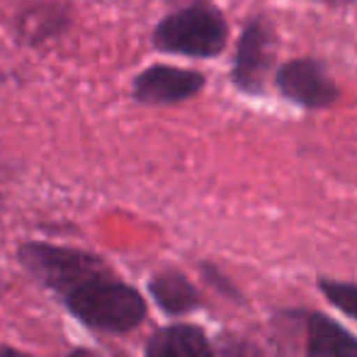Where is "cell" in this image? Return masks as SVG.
<instances>
[{
	"label": "cell",
	"instance_id": "7",
	"mask_svg": "<svg viewBox=\"0 0 357 357\" xmlns=\"http://www.w3.org/2000/svg\"><path fill=\"white\" fill-rule=\"evenodd\" d=\"M68 27H71L68 5L56 0H34L15 15V37L24 47H42L61 37Z\"/></svg>",
	"mask_w": 357,
	"mask_h": 357
},
{
	"label": "cell",
	"instance_id": "10",
	"mask_svg": "<svg viewBox=\"0 0 357 357\" xmlns=\"http://www.w3.org/2000/svg\"><path fill=\"white\" fill-rule=\"evenodd\" d=\"M149 291L165 314H188L199 304V294L185 275L160 273L149 282Z\"/></svg>",
	"mask_w": 357,
	"mask_h": 357
},
{
	"label": "cell",
	"instance_id": "6",
	"mask_svg": "<svg viewBox=\"0 0 357 357\" xmlns=\"http://www.w3.org/2000/svg\"><path fill=\"white\" fill-rule=\"evenodd\" d=\"M280 95L304 109H326L338 102L340 88L316 59H291L275 73Z\"/></svg>",
	"mask_w": 357,
	"mask_h": 357
},
{
	"label": "cell",
	"instance_id": "14",
	"mask_svg": "<svg viewBox=\"0 0 357 357\" xmlns=\"http://www.w3.org/2000/svg\"><path fill=\"white\" fill-rule=\"evenodd\" d=\"M68 357H98V355H93V353H88V350H75V353H71Z\"/></svg>",
	"mask_w": 357,
	"mask_h": 357
},
{
	"label": "cell",
	"instance_id": "9",
	"mask_svg": "<svg viewBox=\"0 0 357 357\" xmlns=\"http://www.w3.org/2000/svg\"><path fill=\"white\" fill-rule=\"evenodd\" d=\"M306 350L309 357H357V338H353L335 321L321 314H311Z\"/></svg>",
	"mask_w": 357,
	"mask_h": 357
},
{
	"label": "cell",
	"instance_id": "11",
	"mask_svg": "<svg viewBox=\"0 0 357 357\" xmlns=\"http://www.w3.org/2000/svg\"><path fill=\"white\" fill-rule=\"evenodd\" d=\"M321 289L328 296L331 304H335L340 311L350 314L353 319H357V284L350 282H333V280H324Z\"/></svg>",
	"mask_w": 357,
	"mask_h": 357
},
{
	"label": "cell",
	"instance_id": "15",
	"mask_svg": "<svg viewBox=\"0 0 357 357\" xmlns=\"http://www.w3.org/2000/svg\"><path fill=\"white\" fill-rule=\"evenodd\" d=\"M0 202H3V197H0Z\"/></svg>",
	"mask_w": 357,
	"mask_h": 357
},
{
	"label": "cell",
	"instance_id": "3",
	"mask_svg": "<svg viewBox=\"0 0 357 357\" xmlns=\"http://www.w3.org/2000/svg\"><path fill=\"white\" fill-rule=\"evenodd\" d=\"M20 263L37 282L54 289L66 299L71 291L90 280L112 275L109 268L93 253L52 243H24L20 248Z\"/></svg>",
	"mask_w": 357,
	"mask_h": 357
},
{
	"label": "cell",
	"instance_id": "5",
	"mask_svg": "<svg viewBox=\"0 0 357 357\" xmlns=\"http://www.w3.org/2000/svg\"><path fill=\"white\" fill-rule=\"evenodd\" d=\"M204 85L207 78L199 71L153 63L132 78V100L144 107H170L197 98Z\"/></svg>",
	"mask_w": 357,
	"mask_h": 357
},
{
	"label": "cell",
	"instance_id": "13",
	"mask_svg": "<svg viewBox=\"0 0 357 357\" xmlns=\"http://www.w3.org/2000/svg\"><path fill=\"white\" fill-rule=\"evenodd\" d=\"M316 3H326V5H345V3H353V0H316Z\"/></svg>",
	"mask_w": 357,
	"mask_h": 357
},
{
	"label": "cell",
	"instance_id": "12",
	"mask_svg": "<svg viewBox=\"0 0 357 357\" xmlns=\"http://www.w3.org/2000/svg\"><path fill=\"white\" fill-rule=\"evenodd\" d=\"M0 357H32L22 350H15V348H8V345H0Z\"/></svg>",
	"mask_w": 357,
	"mask_h": 357
},
{
	"label": "cell",
	"instance_id": "8",
	"mask_svg": "<svg viewBox=\"0 0 357 357\" xmlns=\"http://www.w3.org/2000/svg\"><path fill=\"white\" fill-rule=\"evenodd\" d=\"M146 357H214V350L204 331L178 324L151 335L146 343Z\"/></svg>",
	"mask_w": 357,
	"mask_h": 357
},
{
	"label": "cell",
	"instance_id": "1",
	"mask_svg": "<svg viewBox=\"0 0 357 357\" xmlns=\"http://www.w3.org/2000/svg\"><path fill=\"white\" fill-rule=\"evenodd\" d=\"M151 44L175 56L216 59L229 44V22L224 13L209 3L185 5L155 24Z\"/></svg>",
	"mask_w": 357,
	"mask_h": 357
},
{
	"label": "cell",
	"instance_id": "2",
	"mask_svg": "<svg viewBox=\"0 0 357 357\" xmlns=\"http://www.w3.org/2000/svg\"><path fill=\"white\" fill-rule=\"evenodd\" d=\"M78 321L107 333H127L146 319V301L134 287L112 275L90 280L63 299Z\"/></svg>",
	"mask_w": 357,
	"mask_h": 357
},
{
	"label": "cell",
	"instance_id": "4",
	"mask_svg": "<svg viewBox=\"0 0 357 357\" xmlns=\"http://www.w3.org/2000/svg\"><path fill=\"white\" fill-rule=\"evenodd\" d=\"M275 29L268 17L255 15L241 29L236 44L234 66H231V83L245 95H263L268 75L273 71L275 52Z\"/></svg>",
	"mask_w": 357,
	"mask_h": 357
}]
</instances>
